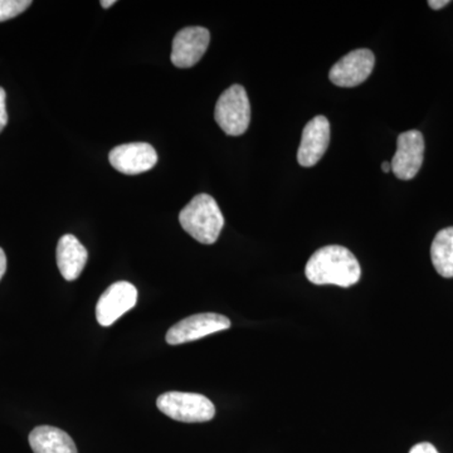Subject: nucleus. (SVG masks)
Masks as SVG:
<instances>
[{"label":"nucleus","instance_id":"4","mask_svg":"<svg viewBox=\"0 0 453 453\" xmlns=\"http://www.w3.org/2000/svg\"><path fill=\"white\" fill-rule=\"evenodd\" d=\"M214 119L226 135L240 136L246 133L251 122V105L242 86H231L220 95Z\"/></svg>","mask_w":453,"mask_h":453},{"label":"nucleus","instance_id":"17","mask_svg":"<svg viewBox=\"0 0 453 453\" xmlns=\"http://www.w3.org/2000/svg\"><path fill=\"white\" fill-rule=\"evenodd\" d=\"M410 453H438L436 447L428 442L418 443L412 447Z\"/></svg>","mask_w":453,"mask_h":453},{"label":"nucleus","instance_id":"21","mask_svg":"<svg viewBox=\"0 0 453 453\" xmlns=\"http://www.w3.org/2000/svg\"><path fill=\"white\" fill-rule=\"evenodd\" d=\"M381 170H383L384 173H389L390 170H392V165H390L388 162H384L381 164Z\"/></svg>","mask_w":453,"mask_h":453},{"label":"nucleus","instance_id":"9","mask_svg":"<svg viewBox=\"0 0 453 453\" xmlns=\"http://www.w3.org/2000/svg\"><path fill=\"white\" fill-rule=\"evenodd\" d=\"M211 33L203 27H187L173 41L172 62L178 68H190L201 61L208 50Z\"/></svg>","mask_w":453,"mask_h":453},{"label":"nucleus","instance_id":"7","mask_svg":"<svg viewBox=\"0 0 453 453\" xmlns=\"http://www.w3.org/2000/svg\"><path fill=\"white\" fill-rule=\"evenodd\" d=\"M138 303V290L133 283L119 281L112 283L96 305V319L103 326H111L118 319L130 311Z\"/></svg>","mask_w":453,"mask_h":453},{"label":"nucleus","instance_id":"2","mask_svg":"<svg viewBox=\"0 0 453 453\" xmlns=\"http://www.w3.org/2000/svg\"><path fill=\"white\" fill-rule=\"evenodd\" d=\"M179 222L188 234L203 244L219 240L225 219L213 196L198 195L179 213Z\"/></svg>","mask_w":453,"mask_h":453},{"label":"nucleus","instance_id":"8","mask_svg":"<svg viewBox=\"0 0 453 453\" xmlns=\"http://www.w3.org/2000/svg\"><path fill=\"white\" fill-rule=\"evenodd\" d=\"M375 57L371 50H356L342 57L329 73L330 81L339 88H357L374 70Z\"/></svg>","mask_w":453,"mask_h":453},{"label":"nucleus","instance_id":"3","mask_svg":"<svg viewBox=\"0 0 453 453\" xmlns=\"http://www.w3.org/2000/svg\"><path fill=\"white\" fill-rule=\"evenodd\" d=\"M157 405L160 412L178 422H208L216 414L211 399L198 393L166 392L157 399Z\"/></svg>","mask_w":453,"mask_h":453},{"label":"nucleus","instance_id":"6","mask_svg":"<svg viewBox=\"0 0 453 453\" xmlns=\"http://www.w3.org/2000/svg\"><path fill=\"white\" fill-rule=\"evenodd\" d=\"M425 159V139L421 131L410 130L396 140V151L393 157L392 172L401 180H411L418 174Z\"/></svg>","mask_w":453,"mask_h":453},{"label":"nucleus","instance_id":"10","mask_svg":"<svg viewBox=\"0 0 453 453\" xmlns=\"http://www.w3.org/2000/svg\"><path fill=\"white\" fill-rule=\"evenodd\" d=\"M109 160L122 174L136 175L153 169L157 163V154L150 144L131 142L113 148Z\"/></svg>","mask_w":453,"mask_h":453},{"label":"nucleus","instance_id":"12","mask_svg":"<svg viewBox=\"0 0 453 453\" xmlns=\"http://www.w3.org/2000/svg\"><path fill=\"white\" fill-rule=\"evenodd\" d=\"M88 252L73 234H65L57 244V266L67 281H74L88 264Z\"/></svg>","mask_w":453,"mask_h":453},{"label":"nucleus","instance_id":"1","mask_svg":"<svg viewBox=\"0 0 453 453\" xmlns=\"http://www.w3.org/2000/svg\"><path fill=\"white\" fill-rule=\"evenodd\" d=\"M305 275L314 285L350 288L359 281L362 268L356 256L347 247L325 246L310 257Z\"/></svg>","mask_w":453,"mask_h":453},{"label":"nucleus","instance_id":"15","mask_svg":"<svg viewBox=\"0 0 453 453\" xmlns=\"http://www.w3.org/2000/svg\"><path fill=\"white\" fill-rule=\"evenodd\" d=\"M31 5V0H0V22L13 19Z\"/></svg>","mask_w":453,"mask_h":453},{"label":"nucleus","instance_id":"5","mask_svg":"<svg viewBox=\"0 0 453 453\" xmlns=\"http://www.w3.org/2000/svg\"><path fill=\"white\" fill-rule=\"evenodd\" d=\"M231 327V320L225 315L204 312L189 316L170 327L165 340L170 345L186 344L204 338L211 334L223 332Z\"/></svg>","mask_w":453,"mask_h":453},{"label":"nucleus","instance_id":"19","mask_svg":"<svg viewBox=\"0 0 453 453\" xmlns=\"http://www.w3.org/2000/svg\"><path fill=\"white\" fill-rule=\"evenodd\" d=\"M5 271H7V256H5L3 249H0V281H2L3 276L5 275Z\"/></svg>","mask_w":453,"mask_h":453},{"label":"nucleus","instance_id":"18","mask_svg":"<svg viewBox=\"0 0 453 453\" xmlns=\"http://www.w3.org/2000/svg\"><path fill=\"white\" fill-rule=\"evenodd\" d=\"M449 0H429L428 5L434 11H440V9L447 7L449 4Z\"/></svg>","mask_w":453,"mask_h":453},{"label":"nucleus","instance_id":"11","mask_svg":"<svg viewBox=\"0 0 453 453\" xmlns=\"http://www.w3.org/2000/svg\"><path fill=\"white\" fill-rule=\"evenodd\" d=\"M330 142V122L325 116H316L306 124L301 136L297 162L310 168L320 162Z\"/></svg>","mask_w":453,"mask_h":453},{"label":"nucleus","instance_id":"13","mask_svg":"<svg viewBox=\"0 0 453 453\" xmlns=\"http://www.w3.org/2000/svg\"><path fill=\"white\" fill-rule=\"evenodd\" d=\"M28 440L35 453H79L70 434L52 426L35 427Z\"/></svg>","mask_w":453,"mask_h":453},{"label":"nucleus","instance_id":"20","mask_svg":"<svg viewBox=\"0 0 453 453\" xmlns=\"http://www.w3.org/2000/svg\"><path fill=\"white\" fill-rule=\"evenodd\" d=\"M115 0H101L100 4L103 5V8H110L111 5L115 4Z\"/></svg>","mask_w":453,"mask_h":453},{"label":"nucleus","instance_id":"14","mask_svg":"<svg viewBox=\"0 0 453 453\" xmlns=\"http://www.w3.org/2000/svg\"><path fill=\"white\" fill-rule=\"evenodd\" d=\"M431 259L434 268L445 279L453 277V226L438 232L431 246Z\"/></svg>","mask_w":453,"mask_h":453},{"label":"nucleus","instance_id":"16","mask_svg":"<svg viewBox=\"0 0 453 453\" xmlns=\"http://www.w3.org/2000/svg\"><path fill=\"white\" fill-rule=\"evenodd\" d=\"M5 100H7L5 89L0 88V133L4 130L8 124L7 104H5Z\"/></svg>","mask_w":453,"mask_h":453}]
</instances>
